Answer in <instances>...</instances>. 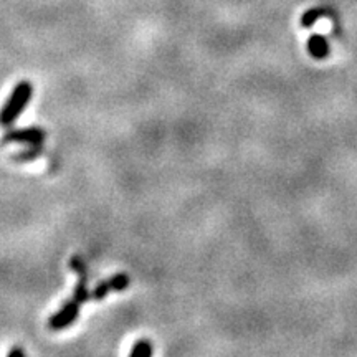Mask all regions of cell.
<instances>
[{
  "instance_id": "5b68a950",
  "label": "cell",
  "mask_w": 357,
  "mask_h": 357,
  "mask_svg": "<svg viewBox=\"0 0 357 357\" xmlns=\"http://www.w3.org/2000/svg\"><path fill=\"white\" fill-rule=\"evenodd\" d=\"M307 50L314 58H324L328 56L329 53V43L323 35L312 33L310 38H307Z\"/></svg>"
},
{
  "instance_id": "7a4b0ae2",
  "label": "cell",
  "mask_w": 357,
  "mask_h": 357,
  "mask_svg": "<svg viewBox=\"0 0 357 357\" xmlns=\"http://www.w3.org/2000/svg\"><path fill=\"white\" fill-rule=\"evenodd\" d=\"M47 139V131L42 128H22L10 129L2 136V144H43Z\"/></svg>"
},
{
  "instance_id": "8fae6325",
  "label": "cell",
  "mask_w": 357,
  "mask_h": 357,
  "mask_svg": "<svg viewBox=\"0 0 357 357\" xmlns=\"http://www.w3.org/2000/svg\"><path fill=\"white\" fill-rule=\"evenodd\" d=\"M8 356H25V351L24 349H19V347H17V349H10V351H8Z\"/></svg>"
},
{
  "instance_id": "30bf717a",
  "label": "cell",
  "mask_w": 357,
  "mask_h": 357,
  "mask_svg": "<svg viewBox=\"0 0 357 357\" xmlns=\"http://www.w3.org/2000/svg\"><path fill=\"white\" fill-rule=\"evenodd\" d=\"M323 15L324 12L321 10V8H311V10H307L305 15L301 17V24L305 26H312Z\"/></svg>"
},
{
  "instance_id": "8992f818",
  "label": "cell",
  "mask_w": 357,
  "mask_h": 357,
  "mask_svg": "<svg viewBox=\"0 0 357 357\" xmlns=\"http://www.w3.org/2000/svg\"><path fill=\"white\" fill-rule=\"evenodd\" d=\"M43 153H45L43 144L26 146L24 151H20V153L13 154L12 155V160H13V162H32V160L38 159L40 155H43Z\"/></svg>"
},
{
  "instance_id": "52a82bcc",
  "label": "cell",
  "mask_w": 357,
  "mask_h": 357,
  "mask_svg": "<svg viewBox=\"0 0 357 357\" xmlns=\"http://www.w3.org/2000/svg\"><path fill=\"white\" fill-rule=\"evenodd\" d=\"M153 344H151L149 339H139L136 344L132 346V349L129 351V356L132 357H151L153 356Z\"/></svg>"
},
{
  "instance_id": "ba28073f",
  "label": "cell",
  "mask_w": 357,
  "mask_h": 357,
  "mask_svg": "<svg viewBox=\"0 0 357 357\" xmlns=\"http://www.w3.org/2000/svg\"><path fill=\"white\" fill-rule=\"evenodd\" d=\"M73 298L78 303H82V305H84V303H86L89 298H91V291L88 289V278H78V283H77V288H75Z\"/></svg>"
},
{
  "instance_id": "9c48e42d",
  "label": "cell",
  "mask_w": 357,
  "mask_h": 357,
  "mask_svg": "<svg viewBox=\"0 0 357 357\" xmlns=\"http://www.w3.org/2000/svg\"><path fill=\"white\" fill-rule=\"evenodd\" d=\"M71 270L78 275V278H88V266L86 261L82 257H73L70 261Z\"/></svg>"
},
{
  "instance_id": "277c9868",
  "label": "cell",
  "mask_w": 357,
  "mask_h": 357,
  "mask_svg": "<svg viewBox=\"0 0 357 357\" xmlns=\"http://www.w3.org/2000/svg\"><path fill=\"white\" fill-rule=\"evenodd\" d=\"M129 283H131V278H129L126 273H118L108 281H102V283L98 284V287L91 291V298L96 301H101L105 300L109 293L124 291V289L129 287Z\"/></svg>"
},
{
  "instance_id": "3957f363",
  "label": "cell",
  "mask_w": 357,
  "mask_h": 357,
  "mask_svg": "<svg viewBox=\"0 0 357 357\" xmlns=\"http://www.w3.org/2000/svg\"><path fill=\"white\" fill-rule=\"evenodd\" d=\"M79 310H82V303H78L75 298H71L70 301H66L65 305L61 306L60 311L52 316L50 321H48V328H50L52 331H61V329L68 328V326H71L78 319Z\"/></svg>"
},
{
  "instance_id": "6da1fadb",
  "label": "cell",
  "mask_w": 357,
  "mask_h": 357,
  "mask_svg": "<svg viewBox=\"0 0 357 357\" xmlns=\"http://www.w3.org/2000/svg\"><path fill=\"white\" fill-rule=\"evenodd\" d=\"M33 96V84L30 82L17 83L15 88L12 89V95L8 96V100L3 105V108L0 109V126L2 128H10L15 124L19 116L24 113V109L29 106L30 100Z\"/></svg>"
}]
</instances>
